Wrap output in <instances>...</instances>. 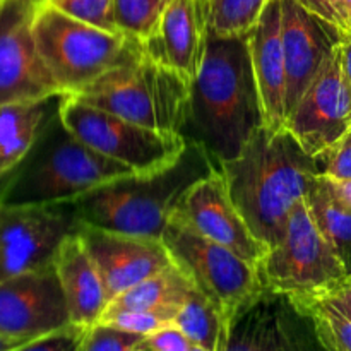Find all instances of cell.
Instances as JSON below:
<instances>
[{
  "instance_id": "obj_28",
  "label": "cell",
  "mask_w": 351,
  "mask_h": 351,
  "mask_svg": "<svg viewBox=\"0 0 351 351\" xmlns=\"http://www.w3.org/2000/svg\"><path fill=\"white\" fill-rule=\"evenodd\" d=\"M175 315L177 314H173V312L161 311H113V308H106L99 322L115 326V328L134 332V335L147 336L158 329L165 328V326L173 324Z\"/></svg>"
},
{
  "instance_id": "obj_10",
  "label": "cell",
  "mask_w": 351,
  "mask_h": 351,
  "mask_svg": "<svg viewBox=\"0 0 351 351\" xmlns=\"http://www.w3.org/2000/svg\"><path fill=\"white\" fill-rule=\"evenodd\" d=\"M74 204L14 206L0 202V283L53 264L62 242L79 232Z\"/></svg>"
},
{
  "instance_id": "obj_18",
  "label": "cell",
  "mask_w": 351,
  "mask_h": 351,
  "mask_svg": "<svg viewBox=\"0 0 351 351\" xmlns=\"http://www.w3.org/2000/svg\"><path fill=\"white\" fill-rule=\"evenodd\" d=\"M264 125L287 127V65L281 41V0H269L256 26L247 33Z\"/></svg>"
},
{
  "instance_id": "obj_35",
  "label": "cell",
  "mask_w": 351,
  "mask_h": 351,
  "mask_svg": "<svg viewBox=\"0 0 351 351\" xmlns=\"http://www.w3.org/2000/svg\"><path fill=\"white\" fill-rule=\"evenodd\" d=\"M324 297H328L329 300L335 302L339 308L351 315V278L341 283L339 287H336L335 290H331L329 293H324Z\"/></svg>"
},
{
  "instance_id": "obj_27",
  "label": "cell",
  "mask_w": 351,
  "mask_h": 351,
  "mask_svg": "<svg viewBox=\"0 0 351 351\" xmlns=\"http://www.w3.org/2000/svg\"><path fill=\"white\" fill-rule=\"evenodd\" d=\"M170 0H115V24L120 33L144 43L153 36Z\"/></svg>"
},
{
  "instance_id": "obj_31",
  "label": "cell",
  "mask_w": 351,
  "mask_h": 351,
  "mask_svg": "<svg viewBox=\"0 0 351 351\" xmlns=\"http://www.w3.org/2000/svg\"><path fill=\"white\" fill-rule=\"evenodd\" d=\"M84 329L86 328L71 324L67 328L60 329V331L31 339V341L24 343L23 346L14 351H79Z\"/></svg>"
},
{
  "instance_id": "obj_38",
  "label": "cell",
  "mask_w": 351,
  "mask_h": 351,
  "mask_svg": "<svg viewBox=\"0 0 351 351\" xmlns=\"http://www.w3.org/2000/svg\"><path fill=\"white\" fill-rule=\"evenodd\" d=\"M24 339H16V338H7V336H0V351H14L19 346H23Z\"/></svg>"
},
{
  "instance_id": "obj_13",
  "label": "cell",
  "mask_w": 351,
  "mask_h": 351,
  "mask_svg": "<svg viewBox=\"0 0 351 351\" xmlns=\"http://www.w3.org/2000/svg\"><path fill=\"white\" fill-rule=\"evenodd\" d=\"M71 324L53 264L0 283V336L31 341Z\"/></svg>"
},
{
  "instance_id": "obj_26",
  "label": "cell",
  "mask_w": 351,
  "mask_h": 351,
  "mask_svg": "<svg viewBox=\"0 0 351 351\" xmlns=\"http://www.w3.org/2000/svg\"><path fill=\"white\" fill-rule=\"evenodd\" d=\"M269 0H208V31L219 38L245 36L264 12Z\"/></svg>"
},
{
  "instance_id": "obj_30",
  "label": "cell",
  "mask_w": 351,
  "mask_h": 351,
  "mask_svg": "<svg viewBox=\"0 0 351 351\" xmlns=\"http://www.w3.org/2000/svg\"><path fill=\"white\" fill-rule=\"evenodd\" d=\"M60 12L106 31H119L115 24V0H47Z\"/></svg>"
},
{
  "instance_id": "obj_12",
  "label": "cell",
  "mask_w": 351,
  "mask_h": 351,
  "mask_svg": "<svg viewBox=\"0 0 351 351\" xmlns=\"http://www.w3.org/2000/svg\"><path fill=\"white\" fill-rule=\"evenodd\" d=\"M350 127L351 89L338 47L290 112L287 129L311 156L322 161Z\"/></svg>"
},
{
  "instance_id": "obj_32",
  "label": "cell",
  "mask_w": 351,
  "mask_h": 351,
  "mask_svg": "<svg viewBox=\"0 0 351 351\" xmlns=\"http://www.w3.org/2000/svg\"><path fill=\"white\" fill-rule=\"evenodd\" d=\"M192 343L175 324L165 326L144 336L137 351H191Z\"/></svg>"
},
{
  "instance_id": "obj_5",
  "label": "cell",
  "mask_w": 351,
  "mask_h": 351,
  "mask_svg": "<svg viewBox=\"0 0 351 351\" xmlns=\"http://www.w3.org/2000/svg\"><path fill=\"white\" fill-rule=\"evenodd\" d=\"M38 50L64 96H75L119 65L144 53L143 43L120 31L82 23L43 2L34 16Z\"/></svg>"
},
{
  "instance_id": "obj_42",
  "label": "cell",
  "mask_w": 351,
  "mask_h": 351,
  "mask_svg": "<svg viewBox=\"0 0 351 351\" xmlns=\"http://www.w3.org/2000/svg\"><path fill=\"white\" fill-rule=\"evenodd\" d=\"M202 2V5H204V10H206V2H208V0H201Z\"/></svg>"
},
{
  "instance_id": "obj_8",
  "label": "cell",
  "mask_w": 351,
  "mask_h": 351,
  "mask_svg": "<svg viewBox=\"0 0 351 351\" xmlns=\"http://www.w3.org/2000/svg\"><path fill=\"white\" fill-rule=\"evenodd\" d=\"M58 117L79 141L137 175L154 173L175 165L191 143L182 132L139 125L74 96H60Z\"/></svg>"
},
{
  "instance_id": "obj_3",
  "label": "cell",
  "mask_w": 351,
  "mask_h": 351,
  "mask_svg": "<svg viewBox=\"0 0 351 351\" xmlns=\"http://www.w3.org/2000/svg\"><path fill=\"white\" fill-rule=\"evenodd\" d=\"M218 167L195 141L165 170L117 178L75 199L79 219L110 232L161 240L189 189Z\"/></svg>"
},
{
  "instance_id": "obj_17",
  "label": "cell",
  "mask_w": 351,
  "mask_h": 351,
  "mask_svg": "<svg viewBox=\"0 0 351 351\" xmlns=\"http://www.w3.org/2000/svg\"><path fill=\"white\" fill-rule=\"evenodd\" d=\"M208 43V21L201 0H170L156 31L143 43L154 60L168 65L189 82L197 75Z\"/></svg>"
},
{
  "instance_id": "obj_41",
  "label": "cell",
  "mask_w": 351,
  "mask_h": 351,
  "mask_svg": "<svg viewBox=\"0 0 351 351\" xmlns=\"http://www.w3.org/2000/svg\"><path fill=\"white\" fill-rule=\"evenodd\" d=\"M34 2H38V3H43V2H47V0H34Z\"/></svg>"
},
{
  "instance_id": "obj_20",
  "label": "cell",
  "mask_w": 351,
  "mask_h": 351,
  "mask_svg": "<svg viewBox=\"0 0 351 351\" xmlns=\"http://www.w3.org/2000/svg\"><path fill=\"white\" fill-rule=\"evenodd\" d=\"M293 314L285 295L264 290L232 322L225 351H295Z\"/></svg>"
},
{
  "instance_id": "obj_21",
  "label": "cell",
  "mask_w": 351,
  "mask_h": 351,
  "mask_svg": "<svg viewBox=\"0 0 351 351\" xmlns=\"http://www.w3.org/2000/svg\"><path fill=\"white\" fill-rule=\"evenodd\" d=\"M58 103L60 96L0 106V184L26 160Z\"/></svg>"
},
{
  "instance_id": "obj_14",
  "label": "cell",
  "mask_w": 351,
  "mask_h": 351,
  "mask_svg": "<svg viewBox=\"0 0 351 351\" xmlns=\"http://www.w3.org/2000/svg\"><path fill=\"white\" fill-rule=\"evenodd\" d=\"M175 213L195 232L233 250L257 269L269 250L250 230L249 223L232 201L218 167L189 189Z\"/></svg>"
},
{
  "instance_id": "obj_16",
  "label": "cell",
  "mask_w": 351,
  "mask_h": 351,
  "mask_svg": "<svg viewBox=\"0 0 351 351\" xmlns=\"http://www.w3.org/2000/svg\"><path fill=\"white\" fill-rule=\"evenodd\" d=\"M345 31L308 12L297 0H281V41L287 65V119L315 75L338 50Z\"/></svg>"
},
{
  "instance_id": "obj_24",
  "label": "cell",
  "mask_w": 351,
  "mask_h": 351,
  "mask_svg": "<svg viewBox=\"0 0 351 351\" xmlns=\"http://www.w3.org/2000/svg\"><path fill=\"white\" fill-rule=\"evenodd\" d=\"M173 324L191 339L192 345L209 351H225L230 326L219 308L195 288L185 300Z\"/></svg>"
},
{
  "instance_id": "obj_22",
  "label": "cell",
  "mask_w": 351,
  "mask_h": 351,
  "mask_svg": "<svg viewBox=\"0 0 351 351\" xmlns=\"http://www.w3.org/2000/svg\"><path fill=\"white\" fill-rule=\"evenodd\" d=\"M195 290L191 278L178 266L165 267L160 273L112 300L106 308L113 311H161L178 314L192 291Z\"/></svg>"
},
{
  "instance_id": "obj_25",
  "label": "cell",
  "mask_w": 351,
  "mask_h": 351,
  "mask_svg": "<svg viewBox=\"0 0 351 351\" xmlns=\"http://www.w3.org/2000/svg\"><path fill=\"white\" fill-rule=\"evenodd\" d=\"M288 298V297H287ZM312 326L326 351H351V315L324 295L288 298Z\"/></svg>"
},
{
  "instance_id": "obj_15",
  "label": "cell",
  "mask_w": 351,
  "mask_h": 351,
  "mask_svg": "<svg viewBox=\"0 0 351 351\" xmlns=\"http://www.w3.org/2000/svg\"><path fill=\"white\" fill-rule=\"evenodd\" d=\"M79 235L98 267L108 304L173 264L165 243L158 239L110 232L82 221Z\"/></svg>"
},
{
  "instance_id": "obj_4",
  "label": "cell",
  "mask_w": 351,
  "mask_h": 351,
  "mask_svg": "<svg viewBox=\"0 0 351 351\" xmlns=\"http://www.w3.org/2000/svg\"><path fill=\"white\" fill-rule=\"evenodd\" d=\"M129 175L136 171L79 141L62 123L57 110L26 160L0 184V202L67 204L93 189Z\"/></svg>"
},
{
  "instance_id": "obj_23",
  "label": "cell",
  "mask_w": 351,
  "mask_h": 351,
  "mask_svg": "<svg viewBox=\"0 0 351 351\" xmlns=\"http://www.w3.org/2000/svg\"><path fill=\"white\" fill-rule=\"evenodd\" d=\"M305 202L319 232L351 276V208L335 194L324 173L315 177Z\"/></svg>"
},
{
  "instance_id": "obj_33",
  "label": "cell",
  "mask_w": 351,
  "mask_h": 351,
  "mask_svg": "<svg viewBox=\"0 0 351 351\" xmlns=\"http://www.w3.org/2000/svg\"><path fill=\"white\" fill-rule=\"evenodd\" d=\"M322 173L331 178H351V127L335 149L321 161Z\"/></svg>"
},
{
  "instance_id": "obj_9",
  "label": "cell",
  "mask_w": 351,
  "mask_h": 351,
  "mask_svg": "<svg viewBox=\"0 0 351 351\" xmlns=\"http://www.w3.org/2000/svg\"><path fill=\"white\" fill-rule=\"evenodd\" d=\"M264 288L288 298L315 297L351 278L312 218L305 199L293 206L283 237L259 266Z\"/></svg>"
},
{
  "instance_id": "obj_37",
  "label": "cell",
  "mask_w": 351,
  "mask_h": 351,
  "mask_svg": "<svg viewBox=\"0 0 351 351\" xmlns=\"http://www.w3.org/2000/svg\"><path fill=\"white\" fill-rule=\"evenodd\" d=\"M328 177V175H326ZM329 185L335 191V194L351 208V178H331L328 177Z\"/></svg>"
},
{
  "instance_id": "obj_36",
  "label": "cell",
  "mask_w": 351,
  "mask_h": 351,
  "mask_svg": "<svg viewBox=\"0 0 351 351\" xmlns=\"http://www.w3.org/2000/svg\"><path fill=\"white\" fill-rule=\"evenodd\" d=\"M339 55H341V65L346 82L351 89V31H345V34H343V40L339 43Z\"/></svg>"
},
{
  "instance_id": "obj_40",
  "label": "cell",
  "mask_w": 351,
  "mask_h": 351,
  "mask_svg": "<svg viewBox=\"0 0 351 351\" xmlns=\"http://www.w3.org/2000/svg\"><path fill=\"white\" fill-rule=\"evenodd\" d=\"M191 351H209V350H204V348H201V346H192L191 348Z\"/></svg>"
},
{
  "instance_id": "obj_2",
  "label": "cell",
  "mask_w": 351,
  "mask_h": 351,
  "mask_svg": "<svg viewBox=\"0 0 351 351\" xmlns=\"http://www.w3.org/2000/svg\"><path fill=\"white\" fill-rule=\"evenodd\" d=\"M263 125L247 34L219 38L208 31L204 58L191 84L189 139L204 146L218 163L239 154Z\"/></svg>"
},
{
  "instance_id": "obj_19",
  "label": "cell",
  "mask_w": 351,
  "mask_h": 351,
  "mask_svg": "<svg viewBox=\"0 0 351 351\" xmlns=\"http://www.w3.org/2000/svg\"><path fill=\"white\" fill-rule=\"evenodd\" d=\"M69 317L74 326L91 328L108 307L105 287L95 261L82 243L79 232L62 242L53 261Z\"/></svg>"
},
{
  "instance_id": "obj_7",
  "label": "cell",
  "mask_w": 351,
  "mask_h": 351,
  "mask_svg": "<svg viewBox=\"0 0 351 351\" xmlns=\"http://www.w3.org/2000/svg\"><path fill=\"white\" fill-rule=\"evenodd\" d=\"M161 242L175 266L219 308L230 328L237 315L266 290L256 266L195 232L177 213L168 221Z\"/></svg>"
},
{
  "instance_id": "obj_11",
  "label": "cell",
  "mask_w": 351,
  "mask_h": 351,
  "mask_svg": "<svg viewBox=\"0 0 351 351\" xmlns=\"http://www.w3.org/2000/svg\"><path fill=\"white\" fill-rule=\"evenodd\" d=\"M34 0H0V106L62 96L34 36Z\"/></svg>"
},
{
  "instance_id": "obj_39",
  "label": "cell",
  "mask_w": 351,
  "mask_h": 351,
  "mask_svg": "<svg viewBox=\"0 0 351 351\" xmlns=\"http://www.w3.org/2000/svg\"><path fill=\"white\" fill-rule=\"evenodd\" d=\"M343 5H345L346 16H348V21H350V27H351V0H343Z\"/></svg>"
},
{
  "instance_id": "obj_1",
  "label": "cell",
  "mask_w": 351,
  "mask_h": 351,
  "mask_svg": "<svg viewBox=\"0 0 351 351\" xmlns=\"http://www.w3.org/2000/svg\"><path fill=\"white\" fill-rule=\"evenodd\" d=\"M216 165L232 201L267 247L280 242L293 206L307 197L315 177L322 173L321 161L287 127L263 125L239 154Z\"/></svg>"
},
{
  "instance_id": "obj_34",
  "label": "cell",
  "mask_w": 351,
  "mask_h": 351,
  "mask_svg": "<svg viewBox=\"0 0 351 351\" xmlns=\"http://www.w3.org/2000/svg\"><path fill=\"white\" fill-rule=\"evenodd\" d=\"M308 12L315 14L321 19L328 21L341 31H351L348 16H346L343 0H297Z\"/></svg>"
},
{
  "instance_id": "obj_6",
  "label": "cell",
  "mask_w": 351,
  "mask_h": 351,
  "mask_svg": "<svg viewBox=\"0 0 351 351\" xmlns=\"http://www.w3.org/2000/svg\"><path fill=\"white\" fill-rule=\"evenodd\" d=\"M74 98L149 129L184 134L191 82L144 51L106 72Z\"/></svg>"
},
{
  "instance_id": "obj_29",
  "label": "cell",
  "mask_w": 351,
  "mask_h": 351,
  "mask_svg": "<svg viewBox=\"0 0 351 351\" xmlns=\"http://www.w3.org/2000/svg\"><path fill=\"white\" fill-rule=\"evenodd\" d=\"M144 336L96 322L84 329L79 351H137Z\"/></svg>"
}]
</instances>
